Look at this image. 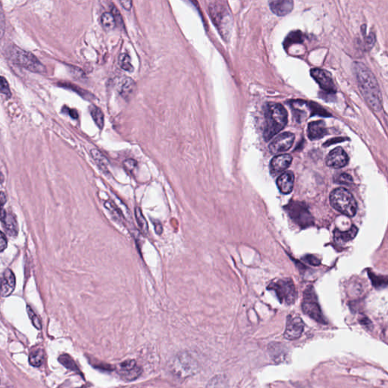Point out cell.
<instances>
[{"label": "cell", "mask_w": 388, "mask_h": 388, "mask_svg": "<svg viewBox=\"0 0 388 388\" xmlns=\"http://www.w3.org/2000/svg\"><path fill=\"white\" fill-rule=\"evenodd\" d=\"M44 357V350L41 348L33 349L31 350L30 353V357H29V362H30V365L33 366H40L43 362V360Z\"/></svg>", "instance_id": "obj_25"}, {"label": "cell", "mask_w": 388, "mask_h": 388, "mask_svg": "<svg viewBox=\"0 0 388 388\" xmlns=\"http://www.w3.org/2000/svg\"><path fill=\"white\" fill-rule=\"evenodd\" d=\"M304 259L309 262V263L311 264V265H320V261L318 259H317L316 257H313V256H307V257H304Z\"/></svg>", "instance_id": "obj_43"}, {"label": "cell", "mask_w": 388, "mask_h": 388, "mask_svg": "<svg viewBox=\"0 0 388 388\" xmlns=\"http://www.w3.org/2000/svg\"><path fill=\"white\" fill-rule=\"evenodd\" d=\"M4 180H5L4 175H2V172H0V183H3Z\"/></svg>", "instance_id": "obj_49"}, {"label": "cell", "mask_w": 388, "mask_h": 388, "mask_svg": "<svg viewBox=\"0 0 388 388\" xmlns=\"http://www.w3.org/2000/svg\"><path fill=\"white\" fill-rule=\"evenodd\" d=\"M64 111L66 112V113L69 114L73 119H76L78 118V114L77 111L75 110V109H71V108L65 107V108H63V112Z\"/></svg>", "instance_id": "obj_45"}, {"label": "cell", "mask_w": 388, "mask_h": 388, "mask_svg": "<svg viewBox=\"0 0 388 388\" xmlns=\"http://www.w3.org/2000/svg\"><path fill=\"white\" fill-rule=\"evenodd\" d=\"M137 162L134 159L129 158V159H126L124 162V166L129 172H132L137 167Z\"/></svg>", "instance_id": "obj_41"}, {"label": "cell", "mask_w": 388, "mask_h": 388, "mask_svg": "<svg viewBox=\"0 0 388 388\" xmlns=\"http://www.w3.org/2000/svg\"><path fill=\"white\" fill-rule=\"evenodd\" d=\"M208 15L224 40H228L232 33L233 20L229 8L225 2H210L208 6Z\"/></svg>", "instance_id": "obj_3"}, {"label": "cell", "mask_w": 388, "mask_h": 388, "mask_svg": "<svg viewBox=\"0 0 388 388\" xmlns=\"http://www.w3.org/2000/svg\"><path fill=\"white\" fill-rule=\"evenodd\" d=\"M154 226H155V231L156 232L157 234L160 235L162 234V226L159 222H155L154 223Z\"/></svg>", "instance_id": "obj_47"}, {"label": "cell", "mask_w": 388, "mask_h": 388, "mask_svg": "<svg viewBox=\"0 0 388 388\" xmlns=\"http://www.w3.org/2000/svg\"><path fill=\"white\" fill-rule=\"evenodd\" d=\"M343 140H345L344 138L332 139L330 141L326 142V143H325V146L328 145V146L332 145V144H333V143H336V142H342L343 141Z\"/></svg>", "instance_id": "obj_48"}, {"label": "cell", "mask_w": 388, "mask_h": 388, "mask_svg": "<svg viewBox=\"0 0 388 388\" xmlns=\"http://www.w3.org/2000/svg\"><path fill=\"white\" fill-rule=\"evenodd\" d=\"M269 6L275 15L285 16L293 10V2L291 0H274L270 1Z\"/></svg>", "instance_id": "obj_17"}, {"label": "cell", "mask_w": 388, "mask_h": 388, "mask_svg": "<svg viewBox=\"0 0 388 388\" xmlns=\"http://www.w3.org/2000/svg\"><path fill=\"white\" fill-rule=\"evenodd\" d=\"M304 329L303 320L299 315H289L286 318L285 337L287 340H297L301 336Z\"/></svg>", "instance_id": "obj_11"}, {"label": "cell", "mask_w": 388, "mask_h": 388, "mask_svg": "<svg viewBox=\"0 0 388 388\" xmlns=\"http://www.w3.org/2000/svg\"><path fill=\"white\" fill-rule=\"evenodd\" d=\"M360 323H361L362 325H364V326L367 327V328H372V322H371V321L368 320L367 318H362V319L360 321Z\"/></svg>", "instance_id": "obj_46"}, {"label": "cell", "mask_w": 388, "mask_h": 388, "mask_svg": "<svg viewBox=\"0 0 388 388\" xmlns=\"http://www.w3.org/2000/svg\"><path fill=\"white\" fill-rule=\"evenodd\" d=\"M2 222L5 232L11 237H16L19 232V227L15 215L12 213H6Z\"/></svg>", "instance_id": "obj_20"}, {"label": "cell", "mask_w": 388, "mask_h": 388, "mask_svg": "<svg viewBox=\"0 0 388 388\" xmlns=\"http://www.w3.org/2000/svg\"><path fill=\"white\" fill-rule=\"evenodd\" d=\"M264 112V138L265 141H268L286 126L288 115L285 107L280 103L267 104Z\"/></svg>", "instance_id": "obj_2"}, {"label": "cell", "mask_w": 388, "mask_h": 388, "mask_svg": "<svg viewBox=\"0 0 388 388\" xmlns=\"http://www.w3.org/2000/svg\"><path fill=\"white\" fill-rule=\"evenodd\" d=\"M337 183H343V184H351L353 182V178L347 173H342L338 175L337 179H336Z\"/></svg>", "instance_id": "obj_37"}, {"label": "cell", "mask_w": 388, "mask_h": 388, "mask_svg": "<svg viewBox=\"0 0 388 388\" xmlns=\"http://www.w3.org/2000/svg\"><path fill=\"white\" fill-rule=\"evenodd\" d=\"M5 29V15H4L3 9H2V2H0V38H2L4 35Z\"/></svg>", "instance_id": "obj_39"}, {"label": "cell", "mask_w": 388, "mask_h": 388, "mask_svg": "<svg viewBox=\"0 0 388 388\" xmlns=\"http://www.w3.org/2000/svg\"><path fill=\"white\" fill-rule=\"evenodd\" d=\"M0 93L6 96L8 98H10L12 97V93H11L10 87L8 85V81L2 76H0Z\"/></svg>", "instance_id": "obj_30"}, {"label": "cell", "mask_w": 388, "mask_h": 388, "mask_svg": "<svg viewBox=\"0 0 388 388\" xmlns=\"http://www.w3.org/2000/svg\"><path fill=\"white\" fill-rule=\"evenodd\" d=\"M7 244H8V242H7L5 234L0 232V252L4 251L6 249Z\"/></svg>", "instance_id": "obj_42"}, {"label": "cell", "mask_w": 388, "mask_h": 388, "mask_svg": "<svg viewBox=\"0 0 388 388\" xmlns=\"http://www.w3.org/2000/svg\"><path fill=\"white\" fill-rule=\"evenodd\" d=\"M139 372L140 369L137 368V364L133 360H129L121 364L120 373L129 380L137 377Z\"/></svg>", "instance_id": "obj_19"}, {"label": "cell", "mask_w": 388, "mask_h": 388, "mask_svg": "<svg viewBox=\"0 0 388 388\" xmlns=\"http://www.w3.org/2000/svg\"><path fill=\"white\" fill-rule=\"evenodd\" d=\"M294 174L290 171L281 175L277 180V185L279 190L284 194L291 193L294 184Z\"/></svg>", "instance_id": "obj_18"}, {"label": "cell", "mask_w": 388, "mask_h": 388, "mask_svg": "<svg viewBox=\"0 0 388 388\" xmlns=\"http://www.w3.org/2000/svg\"><path fill=\"white\" fill-rule=\"evenodd\" d=\"M268 290H273L279 301L285 305H292L297 299V290L290 278H283L272 282L268 285Z\"/></svg>", "instance_id": "obj_6"}, {"label": "cell", "mask_w": 388, "mask_h": 388, "mask_svg": "<svg viewBox=\"0 0 388 388\" xmlns=\"http://www.w3.org/2000/svg\"><path fill=\"white\" fill-rule=\"evenodd\" d=\"M101 23L103 27L106 30H112V29L115 28L116 25L113 15L110 12H105L103 14L101 17Z\"/></svg>", "instance_id": "obj_28"}, {"label": "cell", "mask_w": 388, "mask_h": 388, "mask_svg": "<svg viewBox=\"0 0 388 388\" xmlns=\"http://www.w3.org/2000/svg\"><path fill=\"white\" fill-rule=\"evenodd\" d=\"M104 207L109 212V214L112 215L114 220L119 222V224L125 225V219L124 218L123 214H122V211L118 208V207L114 204L113 202L111 201V200H107L104 203Z\"/></svg>", "instance_id": "obj_21"}, {"label": "cell", "mask_w": 388, "mask_h": 388, "mask_svg": "<svg viewBox=\"0 0 388 388\" xmlns=\"http://www.w3.org/2000/svg\"><path fill=\"white\" fill-rule=\"evenodd\" d=\"M60 86L63 87H66V88L72 89V90H75V92H77L78 94H80V96H83V97H86L89 95V93L86 92V90H83V89H80V87H75V84H72V83H60Z\"/></svg>", "instance_id": "obj_36"}, {"label": "cell", "mask_w": 388, "mask_h": 388, "mask_svg": "<svg viewBox=\"0 0 388 388\" xmlns=\"http://www.w3.org/2000/svg\"><path fill=\"white\" fill-rule=\"evenodd\" d=\"M375 42V36L374 33H370L365 38V47L367 50H371Z\"/></svg>", "instance_id": "obj_40"}, {"label": "cell", "mask_w": 388, "mask_h": 388, "mask_svg": "<svg viewBox=\"0 0 388 388\" xmlns=\"http://www.w3.org/2000/svg\"><path fill=\"white\" fill-rule=\"evenodd\" d=\"M90 154H91L92 158H94L96 163L98 165L99 168H100L104 173L108 174V164H109V162H108L106 157H105L100 150H97V149H93L91 152H90Z\"/></svg>", "instance_id": "obj_22"}, {"label": "cell", "mask_w": 388, "mask_h": 388, "mask_svg": "<svg viewBox=\"0 0 388 388\" xmlns=\"http://www.w3.org/2000/svg\"><path fill=\"white\" fill-rule=\"evenodd\" d=\"M349 162V156L341 147H336L329 153L326 158V165L333 168H341Z\"/></svg>", "instance_id": "obj_12"}, {"label": "cell", "mask_w": 388, "mask_h": 388, "mask_svg": "<svg viewBox=\"0 0 388 388\" xmlns=\"http://www.w3.org/2000/svg\"><path fill=\"white\" fill-rule=\"evenodd\" d=\"M119 3L122 5L125 9L126 10L130 11L131 9L132 5H133V2L131 0H120Z\"/></svg>", "instance_id": "obj_44"}, {"label": "cell", "mask_w": 388, "mask_h": 388, "mask_svg": "<svg viewBox=\"0 0 388 388\" xmlns=\"http://www.w3.org/2000/svg\"><path fill=\"white\" fill-rule=\"evenodd\" d=\"M304 36L300 31H293L287 36L286 40H285V48L287 49L290 45L293 44H300L303 43L304 40Z\"/></svg>", "instance_id": "obj_27"}, {"label": "cell", "mask_w": 388, "mask_h": 388, "mask_svg": "<svg viewBox=\"0 0 388 388\" xmlns=\"http://www.w3.org/2000/svg\"><path fill=\"white\" fill-rule=\"evenodd\" d=\"M111 10H112V15H113L116 25H119L120 27H123V19H122V15H121L119 9L116 8L115 5H112L111 7Z\"/></svg>", "instance_id": "obj_34"}, {"label": "cell", "mask_w": 388, "mask_h": 388, "mask_svg": "<svg viewBox=\"0 0 388 388\" xmlns=\"http://www.w3.org/2000/svg\"><path fill=\"white\" fill-rule=\"evenodd\" d=\"M302 310L306 315L315 320L319 323L326 324V320L322 315V310L320 308L316 295L312 286H309L304 292L303 301L302 303Z\"/></svg>", "instance_id": "obj_7"}, {"label": "cell", "mask_w": 388, "mask_h": 388, "mask_svg": "<svg viewBox=\"0 0 388 388\" xmlns=\"http://www.w3.org/2000/svg\"><path fill=\"white\" fill-rule=\"evenodd\" d=\"M119 65L122 69L127 72H133V67L130 62V58L128 54L123 53L119 56Z\"/></svg>", "instance_id": "obj_29"}, {"label": "cell", "mask_w": 388, "mask_h": 388, "mask_svg": "<svg viewBox=\"0 0 388 388\" xmlns=\"http://www.w3.org/2000/svg\"><path fill=\"white\" fill-rule=\"evenodd\" d=\"M295 135L290 132H285L278 135L270 143L269 150L272 154H278L287 151L294 143Z\"/></svg>", "instance_id": "obj_9"}, {"label": "cell", "mask_w": 388, "mask_h": 388, "mask_svg": "<svg viewBox=\"0 0 388 388\" xmlns=\"http://www.w3.org/2000/svg\"><path fill=\"white\" fill-rule=\"evenodd\" d=\"M117 90L125 100H130L135 94L137 85L133 79L129 77L119 78L116 83Z\"/></svg>", "instance_id": "obj_14"}, {"label": "cell", "mask_w": 388, "mask_h": 388, "mask_svg": "<svg viewBox=\"0 0 388 388\" xmlns=\"http://www.w3.org/2000/svg\"><path fill=\"white\" fill-rule=\"evenodd\" d=\"M311 75L319 84L320 87L327 94H334L336 93V87L330 72L324 69H313L311 70Z\"/></svg>", "instance_id": "obj_10"}, {"label": "cell", "mask_w": 388, "mask_h": 388, "mask_svg": "<svg viewBox=\"0 0 388 388\" xmlns=\"http://www.w3.org/2000/svg\"><path fill=\"white\" fill-rule=\"evenodd\" d=\"M207 388H228V386L222 378H216L211 382Z\"/></svg>", "instance_id": "obj_38"}, {"label": "cell", "mask_w": 388, "mask_h": 388, "mask_svg": "<svg viewBox=\"0 0 388 388\" xmlns=\"http://www.w3.org/2000/svg\"><path fill=\"white\" fill-rule=\"evenodd\" d=\"M59 362H62L65 367L70 368L72 370L78 369L77 366L75 365L73 360L68 355H62L59 357Z\"/></svg>", "instance_id": "obj_31"}, {"label": "cell", "mask_w": 388, "mask_h": 388, "mask_svg": "<svg viewBox=\"0 0 388 388\" xmlns=\"http://www.w3.org/2000/svg\"><path fill=\"white\" fill-rule=\"evenodd\" d=\"M285 208L290 218L303 229L313 225V218L304 203L291 201Z\"/></svg>", "instance_id": "obj_8"}, {"label": "cell", "mask_w": 388, "mask_h": 388, "mask_svg": "<svg viewBox=\"0 0 388 388\" xmlns=\"http://www.w3.org/2000/svg\"><path fill=\"white\" fill-rule=\"evenodd\" d=\"M292 161L293 158L289 154L276 155L270 162V173L273 176L282 173L290 166Z\"/></svg>", "instance_id": "obj_13"}, {"label": "cell", "mask_w": 388, "mask_h": 388, "mask_svg": "<svg viewBox=\"0 0 388 388\" xmlns=\"http://www.w3.org/2000/svg\"><path fill=\"white\" fill-rule=\"evenodd\" d=\"M90 112L92 118L97 124V126L100 129H103L104 126V115L102 110L96 105H92L90 107Z\"/></svg>", "instance_id": "obj_26"}, {"label": "cell", "mask_w": 388, "mask_h": 388, "mask_svg": "<svg viewBox=\"0 0 388 388\" xmlns=\"http://www.w3.org/2000/svg\"><path fill=\"white\" fill-rule=\"evenodd\" d=\"M27 313H28L29 317H30V320H31L32 323H33V325H34L37 329L40 330V328H41V322H40L38 317L34 313V311H33V310H32L29 306H27Z\"/></svg>", "instance_id": "obj_33"}, {"label": "cell", "mask_w": 388, "mask_h": 388, "mask_svg": "<svg viewBox=\"0 0 388 388\" xmlns=\"http://www.w3.org/2000/svg\"><path fill=\"white\" fill-rule=\"evenodd\" d=\"M330 204L340 213L353 217L357 213V203L353 194L343 187L335 189L330 194Z\"/></svg>", "instance_id": "obj_5"}, {"label": "cell", "mask_w": 388, "mask_h": 388, "mask_svg": "<svg viewBox=\"0 0 388 388\" xmlns=\"http://www.w3.org/2000/svg\"><path fill=\"white\" fill-rule=\"evenodd\" d=\"M307 133L310 140H319L328 134V129L325 122L323 121H315L310 122L308 125Z\"/></svg>", "instance_id": "obj_16"}, {"label": "cell", "mask_w": 388, "mask_h": 388, "mask_svg": "<svg viewBox=\"0 0 388 388\" xmlns=\"http://www.w3.org/2000/svg\"><path fill=\"white\" fill-rule=\"evenodd\" d=\"M369 278L372 279V283L375 287H383L387 285V279L383 280V277L376 276L372 273H369Z\"/></svg>", "instance_id": "obj_32"}, {"label": "cell", "mask_w": 388, "mask_h": 388, "mask_svg": "<svg viewBox=\"0 0 388 388\" xmlns=\"http://www.w3.org/2000/svg\"><path fill=\"white\" fill-rule=\"evenodd\" d=\"M357 232H358V229L355 225H353L351 227V229L347 231V232H340V231L336 230L335 232V240L341 242L350 241V240H353V238H355Z\"/></svg>", "instance_id": "obj_23"}, {"label": "cell", "mask_w": 388, "mask_h": 388, "mask_svg": "<svg viewBox=\"0 0 388 388\" xmlns=\"http://www.w3.org/2000/svg\"><path fill=\"white\" fill-rule=\"evenodd\" d=\"M15 276L10 269L5 270L2 278H0V296L8 297L15 288Z\"/></svg>", "instance_id": "obj_15"}, {"label": "cell", "mask_w": 388, "mask_h": 388, "mask_svg": "<svg viewBox=\"0 0 388 388\" xmlns=\"http://www.w3.org/2000/svg\"><path fill=\"white\" fill-rule=\"evenodd\" d=\"M6 203V196L3 192L0 191V220L3 221L7 212L4 209V206Z\"/></svg>", "instance_id": "obj_35"}, {"label": "cell", "mask_w": 388, "mask_h": 388, "mask_svg": "<svg viewBox=\"0 0 388 388\" xmlns=\"http://www.w3.org/2000/svg\"><path fill=\"white\" fill-rule=\"evenodd\" d=\"M135 218H136L137 225H138L142 233L143 234H147L149 232L148 223H147L145 216L143 215L141 208L139 207H136L135 208Z\"/></svg>", "instance_id": "obj_24"}, {"label": "cell", "mask_w": 388, "mask_h": 388, "mask_svg": "<svg viewBox=\"0 0 388 388\" xmlns=\"http://www.w3.org/2000/svg\"><path fill=\"white\" fill-rule=\"evenodd\" d=\"M353 69L362 95L373 110L380 111L382 107V95L375 75L361 62L353 64Z\"/></svg>", "instance_id": "obj_1"}, {"label": "cell", "mask_w": 388, "mask_h": 388, "mask_svg": "<svg viewBox=\"0 0 388 388\" xmlns=\"http://www.w3.org/2000/svg\"><path fill=\"white\" fill-rule=\"evenodd\" d=\"M8 55L14 63L23 67L30 72L38 74L47 73L46 67L31 52L12 45L10 48H8Z\"/></svg>", "instance_id": "obj_4"}]
</instances>
